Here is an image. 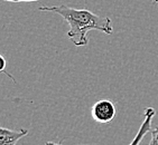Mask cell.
Listing matches in <instances>:
<instances>
[{
	"mask_svg": "<svg viewBox=\"0 0 158 145\" xmlns=\"http://www.w3.org/2000/svg\"><path fill=\"white\" fill-rule=\"evenodd\" d=\"M152 1H154V2H156V3H158V0H152Z\"/></svg>",
	"mask_w": 158,
	"mask_h": 145,
	"instance_id": "30bf717a",
	"label": "cell"
},
{
	"mask_svg": "<svg viewBox=\"0 0 158 145\" xmlns=\"http://www.w3.org/2000/svg\"><path fill=\"white\" fill-rule=\"evenodd\" d=\"M3 1H9V2H35L40 0H3Z\"/></svg>",
	"mask_w": 158,
	"mask_h": 145,
	"instance_id": "52a82bcc",
	"label": "cell"
},
{
	"mask_svg": "<svg viewBox=\"0 0 158 145\" xmlns=\"http://www.w3.org/2000/svg\"><path fill=\"white\" fill-rule=\"evenodd\" d=\"M6 65H7V61H6V59H5V57H3L2 55H0V72H5V74H6L10 79L14 80V77L6 72Z\"/></svg>",
	"mask_w": 158,
	"mask_h": 145,
	"instance_id": "5b68a950",
	"label": "cell"
},
{
	"mask_svg": "<svg viewBox=\"0 0 158 145\" xmlns=\"http://www.w3.org/2000/svg\"><path fill=\"white\" fill-rule=\"evenodd\" d=\"M155 115H156L155 108H152V107H146V108H145V111H143V116H145V118H143V124L140 125L138 133L136 134V136H135L134 139L131 141L129 145H139L140 144V142L143 141L145 135L150 132V128H152V118H154Z\"/></svg>",
	"mask_w": 158,
	"mask_h": 145,
	"instance_id": "3957f363",
	"label": "cell"
},
{
	"mask_svg": "<svg viewBox=\"0 0 158 145\" xmlns=\"http://www.w3.org/2000/svg\"><path fill=\"white\" fill-rule=\"evenodd\" d=\"M148 145H158V126L152 131V141Z\"/></svg>",
	"mask_w": 158,
	"mask_h": 145,
	"instance_id": "8992f818",
	"label": "cell"
},
{
	"mask_svg": "<svg viewBox=\"0 0 158 145\" xmlns=\"http://www.w3.org/2000/svg\"><path fill=\"white\" fill-rule=\"evenodd\" d=\"M92 117L100 124L109 123L116 116V106L108 100H101L92 106Z\"/></svg>",
	"mask_w": 158,
	"mask_h": 145,
	"instance_id": "7a4b0ae2",
	"label": "cell"
},
{
	"mask_svg": "<svg viewBox=\"0 0 158 145\" xmlns=\"http://www.w3.org/2000/svg\"><path fill=\"white\" fill-rule=\"evenodd\" d=\"M28 135V130L21 128L19 131H14L0 126V145L7 143H17L24 136Z\"/></svg>",
	"mask_w": 158,
	"mask_h": 145,
	"instance_id": "277c9868",
	"label": "cell"
},
{
	"mask_svg": "<svg viewBox=\"0 0 158 145\" xmlns=\"http://www.w3.org/2000/svg\"><path fill=\"white\" fill-rule=\"evenodd\" d=\"M3 145H16V143H7V144H3Z\"/></svg>",
	"mask_w": 158,
	"mask_h": 145,
	"instance_id": "9c48e42d",
	"label": "cell"
},
{
	"mask_svg": "<svg viewBox=\"0 0 158 145\" xmlns=\"http://www.w3.org/2000/svg\"><path fill=\"white\" fill-rule=\"evenodd\" d=\"M46 145H63L61 142L60 143H55V142H47L46 143ZM84 145H89V144H84Z\"/></svg>",
	"mask_w": 158,
	"mask_h": 145,
	"instance_id": "ba28073f",
	"label": "cell"
},
{
	"mask_svg": "<svg viewBox=\"0 0 158 145\" xmlns=\"http://www.w3.org/2000/svg\"><path fill=\"white\" fill-rule=\"evenodd\" d=\"M38 10L55 12L64 18V20L70 26L67 36L76 47L88 45V33L90 30H99L106 35H111L113 33L111 19L95 15L89 9H75L61 5L52 7L42 6L38 8Z\"/></svg>",
	"mask_w": 158,
	"mask_h": 145,
	"instance_id": "6da1fadb",
	"label": "cell"
}]
</instances>
